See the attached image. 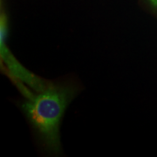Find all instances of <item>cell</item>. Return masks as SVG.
<instances>
[{"label":"cell","mask_w":157,"mask_h":157,"mask_svg":"<svg viewBox=\"0 0 157 157\" xmlns=\"http://www.w3.org/2000/svg\"><path fill=\"white\" fill-rule=\"evenodd\" d=\"M149 1H150L152 4L155 6V7H157V0H149Z\"/></svg>","instance_id":"7a4b0ae2"},{"label":"cell","mask_w":157,"mask_h":157,"mask_svg":"<svg viewBox=\"0 0 157 157\" xmlns=\"http://www.w3.org/2000/svg\"><path fill=\"white\" fill-rule=\"evenodd\" d=\"M66 105V94L53 87L32 96L25 104L32 122L52 145L58 142V129Z\"/></svg>","instance_id":"6da1fadb"}]
</instances>
